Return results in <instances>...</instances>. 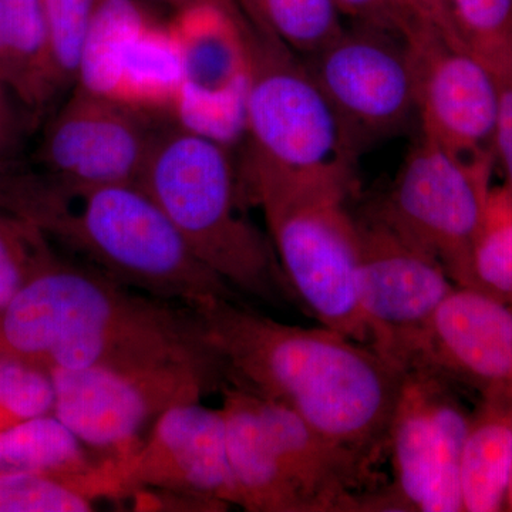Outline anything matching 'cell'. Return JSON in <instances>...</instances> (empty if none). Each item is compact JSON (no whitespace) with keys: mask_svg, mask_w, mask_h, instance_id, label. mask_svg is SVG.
I'll list each match as a JSON object with an SVG mask.
<instances>
[{"mask_svg":"<svg viewBox=\"0 0 512 512\" xmlns=\"http://www.w3.org/2000/svg\"><path fill=\"white\" fill-rule=\"evenodd\" d=\"M181 64L170 22L141 0H101L74 86L174 121Z\"/></svg>","mask_w":512,"mask_h":512,"instance_id":"cell-13","label":"cell"},{"mask_svg":"<svg viewBox=\"0 0 512 512\" xmlns=\"http://www.w3.org/2000/svg\"><path fill=\"white\" fill-rule=\"evenodd\" d=\"M413 369L466 380L487 399L512 400L511 306L456 286L431 319Z\"/></svg>","mask_w":512,"mask_h":512,"instance_id":"cell-17","label":"cell"},{"mask_svg":"<svg viewBox=\"0 0 512 512\" xmlns=\"http://www.w3.org/2000/svg\"><path fill=\"white\" fill-rule=\"evenodd\" d=\"M507 507H510V510H512V474H511L510 493H508Z\"/></svg>","mask_w":512,"mask_h":512,"instance_id":"cell-34","label":"cell"},{"mask_svg":"<svg viewBox=\"0 0 512 512\" xmlns=\"http://www.w3.org/2000/svg\"><path fill=\"white\" fill-rule=\"evenodd\" d=\"M470 417L429 370H407L390 421L393 487L379 511L460 512V464Z\"/></svg>","mask_w":512,"mask_h":512,"instance_id":"cell-11","label":"cell"},{"mask_svg":"<svg viewBox=\"0 0 512 512\" xmlns=\"http://www.w3.org/2000/svg\"><path fill=\"white\" fill-rule=\"evenodd\" d=\"M53 114L43 134V173L83 183H136L164 123L80 86Z\"/></svg>","mask_w":512,"mask_h":512,"instance_id":"cell-15","label":"cell"},{"mask_svg":"<svg viewBox=\"0 0 512 512\" xmlns=\"http://www.w3.org/2000/svg\"><path fill=\"white\" fill-rule=\"evenodd\" d=\"M342 19L375 26L406 37L420 20L429 18L417 0H332Z\"/></svg>","mask_w":512,"mask_h":512,"instance_id":"cell-29","label":"cell"},{"mask_svg":"<svg viewBox=\"0 0 512 512\" xmlns=\"http://www.w3.org/2000/svg\"><path fill=\"white\" fill-rule=\"evenodd\" d=\"M511 399H488L470 420L460 464L463 511L497 512L507 507L512 474Z\"/></svg>","mask_w":512,"mask_h":512,"instance_id":"cell-20","label":"cell"},{"mask_svg":"<svg viewBox=\"0 0 512 512\" xmlns=\"http://www.w3.org/2000/svg\"><path fill=\"white\" fill-rule=\"evenodd\" d=\"M168 22L181 64L174 123L229 148L244 143L247 18L234 0H191Z\"/></svg>","mask_w":512,"mask_h":512,"instance_id":"cell-10","label":"cell"},{"mask_svg":"<svg viewBox=\"0 0 512 512\" xmlns=\"http://www.w3.org/2000/svg\"><path fill=\"white\" fill-rule=\"evenodd\" d=\"M494 167V160H468L419 136L386 197L369 212L467 288Z\"/></svg>","mask_w":512,"mask_h":512,"instance_id":"cell-7","label":"cell"},{"mask_svg":"<svg viewBox=\"0 0 512 512\" xmlns=\"http://www.w3.org/2000/svg\"><path fill=\"white\" fill-rule=\"evenodd\" d=\"M356 156L417 121L416 74L404 37L360 23L302 57Z\"/></svg>","mask_w":512,"mask_h":512,"instance_id":"cell-9","label":"cell"},{"mask_svg":"<svg viewBox=\"0 0 512 512\" xmlns=\"http://www.w3.org/2000/svg\"><path fill=\"white\" fill-rule=\"evenodd\" d=\"M0 80L32 114L45 113L64 92L43 0H0Z\"/></svg>","mask_w":512,"mask_h":512,"instance_id":"cell-19","label":"cell"},{"mask_svg":"<svg viewBox=\"0 0 512 512\" xmlns=\"http://www.w3.org/2000/svg\"><path fill=\"white\" fill-rule=\"evenodd\" d=\"M0 353L49 370L188 366L229 383L194 308L137 291L52 248L0 313Z\"/></svg>","mask_w":512,"mask_h":512,"instance_id":"cell-2","label":"cell"},{"mask_svg":"<svg viewBox=\"0 0 512 512\" xmlns=\"http://www.w3.org/2000/svg\"><path fill=\"white\" fill-rule=\"evenodd\" d=\"M138 184L231 288L271 305L288 301L291 286L271 239L247 217L232 148L168 121L158 130Z\"/></svg>","mask_w":512,"mask_h":512,"instance_id":"cell-4","label":"cell"},{"mask_svg":"<svg viewBox=\"0 0 512 512\" xmlns=\"http://www.w3.org/2000/svg\"><path fill=\"white\" fill-rule=\"evenodd\" d=\"M360 235L357 303L369 346L407 372L444 299L456 289L446 269L366 211Z\"/></svg>","mask_w":512,"mask_h":512,"instance_id":"cell-12","label":"cell"},{"mask_svg":"<svg viewBox=\"0 0 512 512\" xmlns=\"http://www.w3.org/2000/svg\"><path fill=\"white\" fill-rule=\"evenodd\" d=\"M420 8L433 22H436L440 28L447 30L457 36L453 22H451L450 12H448L447 0H417ZM460 39V37H458Z\"/></svg>","mask_w":512,"mask_h":512,"instance_id":"cell-32","label":"cell"},{"mask_svg":"<svg viewBox=\"0 0 512 512\" xmlns=\"http://www.w3.org/2000/svg\"><path fill=\"white\" fill-rule=\"evenodd\" d=\"M109 458L87 446L55 413L0 431V473L82 476Z\"/></svg>","mask_w":512,"mask_h":512,"instance_id":"cell-21","label":"cell"},{"mask_svg":"<svg viewBox=\"0 0 512 512\" xmlns=\"http://www.w3.org/2000/svg\"><path fill=\"white\" fill-rule=\"evenodd\" d=\"M458 37L495 76L512 73V0H447Z\"/></svg>","mask_w":512,"mask_h":512,"instance_id":"cell-25","label":"cell"},{"mask_svg":"<svg viewBox=\"0 0 512 512\" xmlns=\"http://www.w3.org/2000/svg\"><path fill=\"white\" fill-rule=\"evenodd\" d=\"M56 392L46 367L0 353V431L55 413Z\"/></svg>","mask_w":512,"mask_h":512,"instance_id":"cell-26","label":"cell"},{"mask_svg":"<svg viewBox=\"0 0 512 512\" xmlns=\"http://www.w3.org/2000/svg\"><path fill=\"white\" fill-rule=\"evenodd\" d=\"M248 22L264 35L306 57L342 29L332 0H234Z\"/></svg>","mask_w":512,"mask_h":512,"instance_id":"cell-23","label":"cell"},{"mask_svg":"<svg viewBox=\"0 0 512 512\" xmlns=\"http://www.w3.org/2000/svg\"><path fill=\"white\" fill-rule=\"evenodd\" d=\"M156 2L167 3V5L173 6L174 9L181 8L185 3L191 2V0H156Z\"/></svg>","mask_w":512,"mask_h":512,"instance_id":"cell-33","label":"cell"},{"mask_svg":"<svg viewBox=\"0 0 512 512\" xmlns=\"http://www.w3.org/2000/svg\"><path fill=\"white\" fill-rule=\"evenodd\" d=\"M239 171L292 291L322 326L369 346L356 291L359 225L349 207L355 175L293 177L244 163Z\"/></svg>","mask_w":512,"mask_h":512,"instance_id":"cell-5","label":"cell"},{"mask_svg":"<svg viewBox=\"0 0 512 512\" xmlns=\"http://www.w3.org/2000/svg\"><path fill=\"white\" fill-rule=\"evenodd\" d=\"M191 308L224 359L229 384L291 410L366 463L387 446L406 372L372 346L326 326L286 325L220 296Z\"/></svg>","mask_w":512,"mask_h":512,"instance_id":"cell-1","label":"cell"},{"mask_svg":"<svg viewBox=\"0 0 512 512\" xmlns=\"http://www.w3.org/2000/svg\"><path fill=\"white\" fill-rule=\"evenodd\" d=\"M100 500H121L116 458L82 476L0 473V512L93 511Z\"/></svg>","mask_w":512,"mask_h":512,"instance_id":"cell-22","label":"cell"},{"mask_svg":"<svg viewBox=\"0 0 512 512\" xmlns=\"http://www.w3.org/2000/svg\"><path fill=\"white\" fill-rule=\"evenodd\" d=\"M248 40L242 163L293 177L355 175L356 153L305 60L249 22Z\"/></svg>","mask_w":512,"mask_h":512,"instance_id":"cell-6","label":"cell"},{"mask_svg":"<svg viewBox=\"0 0 512 512\" xmlns=\"http://www.w3.org/2000/svg\"><path fill=\"white\" fill-rule=\"evenodd\" d=\"M116 460L123 500L140 490H164L239 507L221 407L210 409L202 400L171 407L134 453Z\"/></svg>","mask_w":512,"mask_h":512,"instance_id":"cell-16","label":"cell"},{"mask_svg":"<svg viewBox=\"0 0 512 512\" xmlns=\"http://www.w3.org/2000/svg\"><path fill=\"white\" fill-rule=\"evenodd\" d=\"M221 396L239 508L251 512H308L266 429L255 394L228 384Z\"/></svg>","mask_w":512,"mask_h":512,"instance_id":"cell-18","label":"cell"},{"mask_svg":"<svg viewBox=\"0 0 512 512\" xmlns=\"http://www.w3.org/2000/svg\"><path fill=\"white\" fill-rule=\"evenodd\" d=\"M498 113L494 131V163L500 167L504 187L512 194V73L495 76Z\"/></svg>","mask_w":512,"mask_h":512,"instance_id":"cell-30","label":"cell"},{"mask_svg":"<svg viewBox=\"0 0 512 512\" xmlns=\"http://www.w3.org/2000/svg\"><path fill=\"white\" fill-rule=\"evenodd\" d=\"M467 288L512 303V194L504 185L491 188L488 195Z\"/></svg>","mask_w":512,"mask_h":512,"instance_id":"cell-24","label":"cell"},{"mask_svg":"<svg viewBox=\"0 0 512 512\" xmlns=\"http://www.w3.org/2000/svg\"><path fill=\"white\" fill-rule=\"evenodd\" d=\"M420 136L468 160H494L498 83L483 60L430 18L406 37Z\"/></svg>","mask_w":512,"mask_h":512,"instance_id":"cell-14","label":"cell"},{"mask_svg":"<svg viewBox=\"0 0 512 512\" xmlns=\"http://www.w3.org/2000/svg\"><path fill=\"white\" fill-rule=\"evenodd\" d=\"M55 414L96 453L130 456L144 431L178 404L221 393L228 380L195 367H92L50 370Z\"/></svg>","mask_w":512,"mask_h":512,"instance_id":"cell-8","label":"cell"},{"mask_svg":"<svg viewBox=\"0 0 512 512\" xmlns=\"http://www.w3.org/2000/svg\"><path fill=\"white\" fill-rule=\"evenodd\" d=\"M16 106L20 104L0 80V171L16 167L22 143V121Z\"/></svg>","mask_w":512,"mask_h":512,"instance_id":"cell-31","label":"cell"},{"mask_svg":"<svg viewBox=\"0 0 512 512\" xmlns=\"http://www.w3.org/2000/svg\"><path fill=\"white\" fill-rule=\"evenodd\" d=\"M50 248L35 225L0 208V313L36 274Z\"/></svg>","mask_w":512,"mask_h":512,"instance_id":"cell-27","label":"cell"},{"mask_svg":"<svg viewBox=\"0 0 512 512\" xmlns=\"http://www.w3.org/2000/svg\"><path fill=\"white\" fill-rule=\"evenodd\" d=\"M100 3L101 0H43L50 45L64 92L76 84L84 45Z\"/></svg>","mask_w":512,"mask_h":512,"instance_id":"cell-28","label":"cell"},{"mask_svg":"<svg viewBox=\"0 0 512 512\" xmlns=\"http://www.w3.org/2000/svg\"><path fill=\"white\" fill-rule=\"evenodd\" d=\"M0 208L55 238L121 284L167 301H239L136 183H83L18 167L0 171Z\"/></svg>","mask_w":512,"mask_h":512,"instance_id":"cell-3","label":"cell"}]
</instances>
